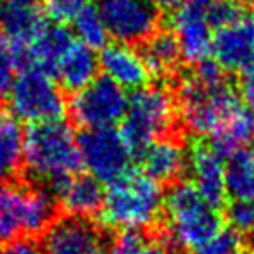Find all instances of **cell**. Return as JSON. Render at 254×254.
<instances>
[{"label": "cell", "instance_id": "cell-1", "mask_svg": "<svg viewBox=\"0 0 254 254\" xmlns=\"http://www.w3.org/2000/svg\"><path fill=\"white\" fill-rule=\"evenodd\" d=\"M83 168L78 142L64 120L35 121L24 130L21 177L51 190L57 199L73 175Z\"/></svg>", "mask_w": 254, "mask_h": 254}, {"label": "cell", "instance_id": "cell-2", "mask_svg": "<svg viewBox=\"0 0 254 254\" xmlns=\"http://www.w3.org/2000/svg\"><path fill=\"white\" fill-rule=\"evenodd\" d=\"M164 190L142 170L131 168L107 184L99 221L116 230H149L163 218Z\"/></svg>", "mask_w": 254, "mask_h": 254}, {"label": "cell", "instance_id": "cell-3", "mask_svg": "<svg viewBox=\"0 0 254 254\" xmlns=\"http://www.w3.org/2000/svg\"><path fill=\"white\" fill-rule=\"evenodd\" d=\"M59 214V199L26 178L0 185V248L38 241Z\"/></svg>", "mask_w": 254, "mask_h": 254}, {"label": "cell", "instance_id": "cell-4", "mask_svg": "<svg viewBox=\"0 0 254 254\" xmlns=\"http://www.w3.org/2000/svg\"><path fill=\"white\" fill-rule=\"evenodd\" d=\"M163 214L168 241H171L175 248L189 253L225 227L221 211L211 206L190 180L171 184L170 190L164 194Z\"/></svg>", "mask_w": 254, "mask_h": 254}, {"label": "cell", "instance_id": "cell-5", "mask_svg": "<svg viewBox=\"0 0 254 254\" xmlns=\"http://www.w3.org/2000/svg\"><path fill=\"white\" fill-rule=\"evenodd\" d=\"M177 118V101L170 88L163 85H145L133 90L120 130L133 159H137L151 142L171 135Z\"/></svg>", "mask_w": 254, "mask_h": 254}, {"label": "cell", "instance_id": "cell-6", "mask_svg": "<svg viewBox=\"0 0 254 254\" xmlns=\"http://www.w3.org/2000/svg\"><path fill=\"white\" fill-rule=\"evenodd\" d=\"M175 101L187 130L202 138L220 130L244 106L235 88L227 81L206 87L195 80L192 73L180 80Z\"/></svg>", "mask_w": 254, "mask_h": 254}, {"label": "cell", "instance_id": "cell-7", "mask_svg": "<svg viewBox=\"0 0 254 254\" xmlns=\"http://www.w3.org/2000/svg\"><path fill=\"white\" fill-rule=\"evenodd\" d=\"M7 99L14 116L28 123L64 120L67 111L66 99L56 78L35 66L17 71Z\"/></svg>", "mask_w": 254, "mask_h": 254}, {"label": "cell", "instance_id": "cell-8", "mask_svg": "<svg viewBox=\"0 0 254 254\" xmlns=\"http://www.w3.org/2000/svg\"><path fill=\"white\" fill-rule=\"evenodd\" d=\"M128 99L123 87L102 74L81 90L74 92L67 111L73 123L81 130L116 127L127 116Z\"/></svg>", "mask_w": 254, "mask_h": 254}, {"label": "cell", "instance_id": "cell-9", "mask_svg": "<svg viewBox=\"0 0 254 254\" xmlns=\"http://www.w3.org/2000/svg\"><path fill=\"white\" fill-rule=\"evenodd\" d=\"M76 142L83 166L102 184H111L131 170L133 154L116 127L81 130Z\"/></svg>", "mask_w": 254, "mask_h": 254}, {"label": "cell", "instance_id": "cell-10", "mask_svg": "<svg viewBox=\"0 0 254 254\" xmlns=\"http://www.w3.org/2000/svg\"><path fill=\"white\" fill-rule=\"evenodd\" d=\"M42 254H109L111 237L94 218L61 213L38 239Z\"/></svg>", "mask_w": 254, "mask_h": 254}, {"label": "cell", "instance_id": "cell-11", "mask_svg": "<svg viewBox=\"0 0 254 254\" xmlns=\"http://www.w3.org/2000/svg\"><path fill=\"white\" fill-rule=\"evenodd\" d=\"M109 37L128 45L144 44L161 23V10L156 0H99Z\"/></svg>", "mask_w": 254, "mask_h": 254}, {"label": "cell", "instance_id": "cell-12", "mask_svg": "<svg viewBox=\"0 0 254 254\" xmlns=\"http://www.w3.org/2000/svg\"><path fill=\"white\" fill-rule=\"evenodd\" d=\"M213 0H185L175 9L171 31L180 45L182 59L195 66L213 54L214 30L207 19Z\"/></svg>", "mask_w": 254, "mask_h": 254}, {"label": "cell", "instance_id": "cell-13", "mask_svg": "<svg viewBox=\"0 0 254 254\" xmlns=\"http://www.w3.org/2000/svg\"><path fill=\"white\" fill-rule=\"evenodd\" d=\"M187 170L194 187L211 206L218 209L227 206L228 192L225 184V159L202 137H195L189 145Z\"/></svg>", "mask_w": 254, "mask_h": 254}, {"label": "cell", "instance_id": "cell-14", "mask_svg": "<svg viewBox=\"0 0 254 254\" xmlns=\"http://www.w3.org/2000/svg\"><path fill=\"white\" fill-rule=\"evenodd\" d=\"M213 57L225 71L239 73L251 66L254 63V14L246 12L239 21L214 31Z\"/></svg>", "mask_w": 254, "mask_h": 254}, {"label": "cell", "instance_id": "cell-15", "mask_svg": "<svg viewBox=\"0 0 254 254\" xmlns=\"http://www.w3.org/2000/svg\"><path fill=\"white\" fill-rule=\"evenodd\" d=\"M135 161L152 180L171 185L187 171V147L182 140L168 135L151 142Z\"/></svg>", "mask_w": 254, "mask_h": 254}, {"label": "cell", "instance_id": "cell-16", "mask_svg": "<svg viewBox=\"0 0 254 254\" xmlns=\"http://www.w3.org/2000/svg\"><path fill=\"white\" fill-rule=\"evenodd\" d=\"M99 64L102 73L125 90H137L149 85L151 80L142 54L123 42L107 44L101 51Z\"/></svg>", "mask_w": 254, "mask_h": 254}, {"label": "cell", "instance_id": "cell-17", "mask_svg": "<svg viewBox=\"0 0 254 254\" xmlns=\"http://www.w3.org/2000/svg\"><path fill=\"white\" fill-rule=\"evenodd\" d=\"M102 185V182H99L90 173L80 171L73 175L59 194L61 213L85 218L99 216L106 195V189Z\"/></svg>", "mask_w": 254, "mask_h": 254}, {"label": "cell", "instance_id": "cell-18", "mask_svg": "<svg viewBox=\"0 0 254 254\" xmlns=\"http://www.w3.org/2000/svg\"><path fill=\"white\" fill-rule=\"evenodd\" d=\"M47 16L37 5L5 3L0 9V28L7 44L30 47L47 26Z\"/></svg>", "mask_w": 254, "mask_h": 254}, {"label": "cell", "instance_id": "cell-19", "mask_svg": "<svg viewBox=\"0 0 254 254\" xmlns=\"http://www.w3.org/2000/svg\"><path fill=\"white\" fill-rule=\"evenodd\" d=\"M99 69V56L94 49L74 40L57 66L56 80L61 83L63 90L74 94L92 83L97 78Z\"/></svg>", "mask_w": 254, "mask_h": 254}, {"label": "cell", "instance_id": "cell-20", "mask_svg": "<svg viewBox=\"0 0 254 254\" xmlns=\"http://www.w3.org/2000/svg\"><path fill=\"white\" fill-rule=\"evenodd\" d=\"M24 130L9 107L0 104V185L14 182L23 173Z\"/></svg>", "mask_w": 254, "mask_h": 254}, {"label": "cell", "instance_id": "cell-21", "mask_svg": "<svg viewBox=\"0 0 254 254\" xmlns=\"http://www.w3.org/2000/svg\"><path fill=\"white\" fill-rule=\"evenodd\" d=\"M73 42V33L64 24H47L45 30L28 47L30 64L56 78L57 66Z\"/></svg>", "mask_w": 254, "mask_h": 254}, {"label": "cell", "instance_id": "cell-22", "mask_svg": "<svg viewBox=\"0 0 254 254\" xmlns=\"http://www.w3.org/2000/svg\"><path fill=\"white\" fill-rule=\"evenodd\" d=\"M254 140V113L242 106L223 127L207 137L209 145L225 161L241 147L251 145Z\"/></svg>", "mask_w": 254, "mask_h": 254}, {"label": "cell", "instance_id": "cell-23", "mask_svg": "<svg viewBox=\"0 0 254 254\" xmlns=\"http://www.w3.org/2000/svg\"><path fill=\"white\" fill-rule=\"evenodd\" d=\"M140 54L151 76L171 74L182 61L180 45L171 30H157L142 44Z\"/></svg>", "mask_w": 254, "mask_h": 254}, {"label": "cell", "instance_id": "cell-24", "mask_svg": "<svg viewBox=\"0 0 254 254\" xmlns=\"http://www.w3.org/2000/svg\"><path fill=\"white\" fill-rule=\"evenodd\" d=\"M225 184L228 197L254 201V145L235 151L225 161Z\"/></svg>", "mask_w": 254, "mask_h": 254}, {"label": "cell", "instance_id": "cell-25", "mask_svg": "<svg viewBox=\"0 0 254 254\" xmlns=\"http://www.w3.org/2000/svg\"><path fill=\"white\" fill-rule=\"evenodd\" d=\"M71 23H73V31L78 42H81L83 45L94 51H102L107 45L109 31L97 7L83 5Z\"/></svg>", "mask_w": 254, "mask_h": 254}, {"label": "cell", "instance_id": "cell-26", "mask_svg": "<svg viewBox=\"0 0 254 254\" xmlns=\"http://www.w3.org/2000/svg\"><path fill=\"white\" fill-rule=\"evenodd\" d=\"M244 249V239L232 227H223L216 235L197 246L190 254H237Z\"/></svg>", "mask_w": 254, "mask_h": 254}, {"label": "cell", "instance_id": "cell-27", "mask_svg": "<svg viewBox=\"0 0 254 254\" xmlns=\"http://www.w3.org/2000/svg\"><path fill=\"white\" fill-rule=\"evenodd\" d=\"M227 223L242 237H254V201L232 199L225 206Z\"/></svg>", "mask_w": 254, "mask_h": 254}, {"label": "cell", "instance_id": "cell-28", "mask_svg": "<svg viewBox=\"0 0 254 254\" xmlns=\"http://www.w3.org/2000/svg\"><path fill=\"white\" fill-rule=\"evenodd\" d=\"M246 12L248 10L239 0H213L209 12H207V19H209L213 30L216 31L218 28L228 26V24L239 21Z\"/></svg>", "mask_w": 254, "mask_h": 254}, {"label": "cell", "instance_id": "cell-29", "mask_svg": "<svg viewBox=\"0 0 254 254\" xmlns=\"http://www.w3.org/2000/svg\"><path fill=\"white\" fill-rule=\"evenodd\" d=\"M149 239L144 230H120V234L111 237L109 254H142Z\"/></svg>", "mask_w": 254, "mask_h": 254}, {"label": "cell", "instance_id": "cell-30", "mask_svg": "<svg viewBox=\"0 0 254 254\" xmlns=\"http://www.w3.org/2000/svg\"><path fill=\"white\" fill-rule=\"evenodd\" d=\"M85 0H44V14L56 24H67L74 19Z\"/></svg>", "mask_w": 254, "mask_h": 254}, {"label": "cell", "instance_id": "cell-31", "mask_svg": "<svg viewBox=\"0 0 254 254\" xmlns=\"http://www.w3.org/2000/svg\"><path fill=\"white\" fill-rule=\"evenodd\" d=\"M17 64L12 57L9 45L0 44V104L9 97V92L12 88L14 78H16Z\"/></svg>", "mask_w": 254, "mask_h": 254}, {"label": "cell", "instance_id": "cell-32", "mask_svg": "<svg viewBox=\"0 0 254 254\" xmlns=\"http://www.w3.org/2000/svg\"><path fill=\"white\" fill-rule=\"evenodd\" d=\"M192 76L197 81H201L202 85H206V87H214V85H220L223 81H227L225 80V69L220 66V63L214 57L213 59L207 57V59L195 64Z\"/></svg>", "mask_w": 254, "mask_h": 254}, {"label": "cell", "instance_id": "cell-33", "mask_svg": "<svg viewBox=\"0 0 254 254\" xmlns=\"http://www.w3.org/2000/svg\"><path fill=\"white\" fill-rule=\"evenodd\" d=\"M235 87H237L235 92H237L241 102L254 113V63L239 71Z\"/></svg>", "mask_w": 254, "mask_h": 254}, {"label": "cell", "instance_id": "cell-34", "mask_svg": "<svg viewBox=\"0 0 254 254\" xmlns=\"http://www.w3.org/2000/svg\"><path fill=\"white\" fill-rule=\"evenodd\" d=\"M3 254H42L37 241H19L7 246Z\"/></svg>", "mask_w": 254, "mask_h": 254}, {"label": "cell", "instance_id": "cell-35", "mask_svg": "<svg viewBox=\"0 0 254 254\" xmlns=\"http://www.w3.org/2000/svg\"><path fill=\"white\" fill-rule=\"evenodd\" d=\"M142 254H168V249L164 248V244L157 239H149V242L145 244Z\"/></svg>", "mask_w": 254, "mask_h": 254}, {"label": "cell", "instance_id": "cell-36", "mask_svg": "<svg viewBox=\"0 0 254 254\" xmlns=\"http://www.w3.org/2000/svg\"><path fill=\"white\" fill-rule=\"evenodd\" d=\"M185 0H156V3L161 7V9H168V10H171V9H177L180 3H184Z\"/></svg>", "mask_w": 254, "mask_h": 254}, {"label": "cell", "instance_id": "cell-37", "mask_svg": "<svg viewBox=\"0 0 254 254\" xmlns=\"http://www.w3.org/2000/svg\"><path fill=\"white\" fill-rule=\"evenodd\" d=\"M38 0H7V3H14V5H37Z\"/></svg>", "mask_w": 254, "mask_h": 254}, {"label": "cell", "instance_id": "cell-38", "mask_svg": "<svg viewBox=\"0 0 254 254\" xmlns=\"http://www.w3.org/2000/svg\"><path fill=\"white\" fill-rule=\"evenodd\" d=\"M237 254H254V251H253V249H248V248H244V249H242L241 253H237Z\"/></svg>", "mask_w": 254, "mask_h": 254}, {"label": "cell", "instance_id": "cell-39", "mask_svg": "<svg viewBox=\"0 0 254 254\" xmlns=\"http://www.w3.org/2000/svg\"><path fill=\"white\" fill-rule=\"evenodd\" d=\"M0 44H3V35H2V28H0Z\"/></svg>", "mask_w": 254, "mask_h": 254}, {"label": "cell", "instance_id": "cell-40", "mask_svg": "<svg viewBox=\"0 0 254 254\" xmlns=\"http://www.w3.org/2000/svg\"><path fill=\"white\" fill-rule=\"evenodd\" d=\"M248 2H249V5L253 7V10H254V0H248Z\"/></svg>", "mask_w": 254, "mask_h": 254}, {"label": "cell", "instance_id": "cell-41", "mask_svg": "<svg viewBox=\"0 0 254 254\" xmlns=\"http://www.w3.org/2000/svg\"><path fill=\"white\" fill-rule=\"evenodd\" d=\"M0 254H2V253H0Z\"/></svg>", "mask_w": 254, "mask_h": 254}]
</instances>
